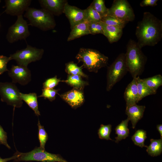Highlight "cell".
I'll return each mask as SVG.
<instances>
[{
    "mask_svg": "<svg viewBox=\"0 0 162 162\" xmlns=\"http://www.w3.org/2000/svg\"><path fill=\"white\" fill-rule=\"evenodd\" d=\"M135 34L141 48L155 46L162 38V21L151 13L144 12L142 20L137 23Z\"/></svg>",
    "mask_w": 162,
    "mask_h": 162,
    "instance_id": "cell-1",
    "label": "cell"
},
{
    "mask_svg": "<svg viewBox=\"0 0 162 162\" xmlns=\"http://www.w3.org/2000/svg\"><path fill=\"white\" fill-rule=\"evenodd\" d=\"M141 49L137 42L129 40L127 46L125 60L128 71L133 78L142 74L147 61V57Z\"/></svg>",
    "mask_w": 162,
    "mask_h": 162,
    "instance_id": "cell-2",
    "label": "cell"
},
{
    "mask_svg": "<svg viewBox=\"0 0 162 162\" xmlns=\"http://www.w3.org/2000/svg\"><path fill=\"white\" fill-rule=\"evenodd\" d=\"M76 58L89 71L95 73L106 66L109 60L108 57L96 50L83 47L80 48Z\"/></svg>",
    "mask_w": 162,
    "mask_h": 162,
    "instance_id": "cell-3",
    "label": "cell"
},
{
    "mask_svg": "<svg viewBox=\"0 0 162 162\" xmlns=\"http://www.w3.org/2000/svg\"><path fill=\"white\" fill-rule=\"evenodd\" d=\"M24 16L28 19V25L43 31L53 29L56 24L54 16L46 10L29 7Z\"/></svg>",
    "mask_w": 162,
    "mask_h": 162,
    "instance_id": "cell-4",
    "label": "cell"
},
{
    "mask_svg": "<svg viewBox=\"0 0 162 162\" xmlns=\"http://www.w3.org/2000/svg\"><path fill=\"white\" fill-rule=\"evenodd\" d=\"M14 161H35L42 162H68L59 154L49 153L40 148L37 147L27 153L17 151Z\"/></svg>",
    "mask_w": 162,
    "mask_h": 162,
    "instance_id": "cell-5",
    "label": "cell"
},
{
    "mask_svg": "<svg viewBox=\"0 0 162 162\" xmlns=\"http://www.w3.org/2000/svg\"><path fill=\"white\" fill-rule=\"evenodd\" d=\"M128 72L125 60V53L119 54L107 69L106 90L110 91Z\"/></svg>",
    "mask_w": 162,
    "mask_h": 162,
    "instance_id": "cell-6",
    "label": "cell"
},
{
    "mask_svg": "<svg viewBox=\"0 0 162 162\" xmlns=\"http://www.w3.org/2000/svg\"><path fill=\"white\" fill-rule=\"evenodd\" d=\"M44 50L27 44L26 47L17 50L10 54L11 59L15 60L17 65L27 67L30 63L40 60L42 57Z\"/></svg>",
    "mask_w": 162,
    "mask_h": 162,
    "instance_id": "cell-7",
    "label": "cell"
},
{
    "mask_svg": "<svg viewBox=\"0 0 162 162\" xmlns=\"http://www.w3.org/2000/svg\"><path fill=\"white\" fill-rule=\"evenodd\" d=\"M20 92L15 84L12 82H0L1 100L14 107L20 108L23 104L20 97Z\"/></svg>",
    "mask_w": 162,
    "mask_h": 162,
    "instance_id": "cell-8",
    "label": "cell"
},
{
    "mask_svg": "<svg viewBox=\"0 0 162 162\" xmlns=\"http://www.w3.org/2000/svg\"><path fill=\"white\" fill-rule=\"evenodd\" d=\"M28 26V24L22 15L17 16L15 22L8 28L6 35L8 41L13 43L19 40H26L30 35Z\"/></svg>",
    "mask_w": 162,
    "mask_h": 162,
    "instance_id": "cell-9",
    "label": "cell"
},
{
    "mask_svg": "<svg viewBox=\"0 0 162 162\" xmlns=\"http://www.w3.org/2000/svg\"><path fill=\"white\" fill-rule=\"evenodd\" d=\"M108 15L128 22L133 21L135 17L134 10L126 0H115L108 8Z\"/></svg>",
    "mask_w": 162,
    "mask_h": 162,
    "instance_id": "cell-10",
    "label": "cell"
},
{
    "mask_svg": "<svg viewBox=\"0 0 162 162\" xmlns=\"http://www.w3.org/2000/svg\"><path fill=\"white\" fill-rule=\"evenodd\" d=\"M8 74L12 79V82L18 83L22 85L27 84L31 80V71L28 68L23 66L13 65Z\"/></svg>",
    "mask_w": 162,
    "mask_h": 162,
    "instance_id": "cell-11",
    "label": "cell"
},
{
    "mask_svg": "<svg viewBox=\"0 0 162 162\" xmlns=\"http://www.w3.org/2000/svg\"><path fill=\"white\" fill-rule=\"evenodd\" d=\"M4 12L12 16L22 15L29 7L31 0H6Z\"/></svg>",
    "mask_w": 162,
    "mask_h": 162,
    "instance_id": "cell-12",
    "label": "cell"
},
{
    "mask_svg": "<svg viewBox=\"0 0 162 162\" xmlns=\"http://www.w3.org/2000/svg\"><path fill=\"white\" fill-rule=\"evenodd\" d=\"M58 94L71 107L74 109L81 106L85 101L83 90L73 88L61 94Z\"/></svg>",
    "mask_w": 162,
    "mask_h": 162,
    "instance_id": "cell-13",
    "label": "cell"
},
{
    "mask_svg": "<svg viewBox=\"0 0 162 162\" xmlns=\"http://www.w3.org/2000/svg\"><path fill=\"white\" fill-rule=\"evenodd\" d=\"M63 13L68 19L71 29L77 24L85 20V10H82L67 2L65 4Z\"/></svg>",
    "mask_w": 162,
    "mask_h": 162,
    "instance_id": "cell-14",
    "label": "cell"
},
{
    "mask_svg": "<svg viewBox=\"0 0 162 162\" xmlns=\"http://www.w3.org/2000/svg\"><path fill=\"white\" fill-rule=\"evenodd\" d=\"M42 8L52 15L59 16L63 13L64 6L68 2L66 0H39Z\"/></svg>",
    "mask_w": 162,
    "mask_h": 162,
    "instance_id": "cell-15",
    "label": "cell"
},
{
    "mask_svg": "<svg viewBox=\"0 0 162 162\" xmlns=\"http://www.w3.org/2000/svg\"><path fill=\"white\" fill-rule=\"evenodd\" d=\"M145 108V106L136 104L126 106L125 113L128 118L131 121L133 128H135L137 122L143 117Z\"/></svg>",
    "mask_w": 162,
    "mask_h": 162,
    "instance_id": "cell-16",
    "label": "cell"
},
{
    "mask_svg": "<svg viewBox=\"0 0 162 162\" xmlns=\"http://www.w3.org/2000/svg\"><path fill=\"white\" fill-rule=\"evenodd\" d=\"M136 77L133 78L131 82L126 87L124 97L126 102V106L136 104L138 102V93Z\"/></svg>",
    "mask_w": 162,
    "mask_h": 162,
    "instance_id": "cell-17",
    "label": "cell"
},
{
    "mask_svg": "<svg viewBox=\"0 0 162 162\" xmlns=\"http://www.w3.org/2000/svg\"><path fill=\"white\" fill-rule=\"evenodd\" d=\"M101 22L103 29V35L107 38L109 42L112 43L118 40L122 35L123 28L107 25Z\"/></svg>",
    "mask_w": 162,
    "mask_h": 162,
    "instance_id": "cell-18",
    "label": "cell"
},
{
    "mask_svg": "<svg viewBox=\"0 0 162 162\" xmlns=\"http://www.w3.org/2000/svg\"><path fill=\"white\" fill-rule=\"evenodd\" d=\"M90 34L88 22L85 20L74 26L72 29L67 40L70 41L82 36Z\"/></svg>",
    "mask_w": 162,
    "mask_h": 162,
    "instance_id": "cell-19",
    "label": "cell"
},
{
    "mask_svg": "<svg viewBox=\"0 0 162 162\" xmlns=\"http://www.w3.org/2000/svg\"><path fill=\"white\" fill-rule=\"evenodd\" d=\"M20 97L22 100L24 101L34 112L37 116L40 115L38 110L37 96L35 93L23 94L20 93Z\"/></svg>",
    "mask_w": 162,
    "mask_h": 162,
    "instance_id": "cell-20",
    "label": "cell"
},
{
    "mask_svg": "<svg viewBox=\"0 0 162 162\" xmlns=\"http://www.w3.org/2000/svg\"><path fill=\"white\" fill-rule=\"evenodd\" d=\"M63 82L73 88L83 90L85 86L89 85L88 82L83 80L81 76L77 75L68 74L67 79Z\"/></svg>",
    "mask_w": 162,
    "mask_h": 162,
    "instance_id": "cell-21",
    "label": "cell"
},
{
    "mask_svg": "<svg viewBox=\"0 0 162 162\" xmlns=\"http://www.w3.org/2000/svg\"><path fill=\"white\" fill-rule=\"evenodd\" d=\"M129 120L127 118V119L122 121L121 123L116 127L115 130L116 134L117 136L115 137L116 143L118 142L122 139H125L129 136V129L128 128V124Z\"/></svg>",
    "mask_w": 162,
    "mask_h": 162,
    "instance_id": "cell-22",
    "label": "cell"
},
{
    "mask_svg": "<svg viewBox=\"0 0 162 162\" xmlns=\"http://www.w3.org/2000/svg\"><path fill=\"white\" fill-rule=\"evenodd\" d=\"M142 80L148 88L156 93L158 88L162 85V76L160 74H157Z\"/></svg>",
    "mask_w": 162,
    "mask_h": 162,
    "instance_id": "cell-23",
    "label": "cell"
},
{
    "mask_svg": "<svg viewBox=\"0 0 162 162\" xmlns=\"http://www.w3.org/2000/svg\"><path fill=\"white\" fill-rule=\"evenodd\" d=\"M138 93V102L148 96L155 94V92L148 88L139 76L136 78Z\"/></svg>",
    "mask_w": 162,
    "mask_h": 162,
    "instance_id": "cell-24",
    "label": "cell"
},
{
    "mask_svg": "<svg viewBox=\"0 0 162 162\" xmlns=\"http://www.w3.org/2000/svg\"><path fill=\"white\" fill-rule=\"evenodd\" d=\"M150 141V144L146 147L147 148L146 151L148 154L153 157L160 155L162 151V139H151Z\"/></svg>",
    "mask_w": 162,
    "mask_h": 162,
    "instance_id": "cell-25",
    "label": "cell"
},
{
    "mask_svg": "<svg viewBox=\"0 0 162 162\" xmlns=\"http://www.w3.org/2000/svg\"><path fill=\"white\" fill-rule=\"evenodd\" d=\"M82 67H79L73 62H70L66 64L65 70L68 74L79 75L88 78V76L83 72Z\"/></svg>",
    "mask_w": 162,
    "mask_h": 162,
    "instance_id": "cell-26",
    "label": "cell"
},
{
    "mask_svg": "<svg viewBox=\"0 0 162 162\" xmlns=\"http://www.w3.org/2000/svg\"><path fill=\"white\" fill-rule=\"evenodd\" d=\"M101 21L105 24L123 28L128 22L109 15L102 17Z\"/></svg>",
    "mask_w": 162,
    "mask_h": 162,
    "instance_id": "cell-27",
    "label": "cell"
},
{
    "mask_svg": "<svg viewBox=\"0 0 162 162\" xmlns=\"http://www.w3.org/2000/svg\"><path fill=\"white\" fill-rule=\"evenodd\" d=\"M85 18L89 22H98L101 21L102 17L90 4L85 9Z\"/></svg>",
    "mask_w": 162,
    "mask_h": 162,
    "instance_id": "cell-28",
    "label": "cell"
},
{
    "mask_svg": "<svg viewBox=\"0 0 162 162\" xmlns=\"http://www.w3.org/2000/svg\"><path fill=\"white\" fill-rule=\"evenodd\" d=\"M147 138L146 131L143 130L139 129L136 131L131 137V139L134 144L142 148L146 147L144 142Z\"/></svg>",
    "mask_w": 162,
    "mask_h": 162,
    "instance_id": "cell-29",
    "label": "cell"
},
{
    "mask_svg": "<svg viewBox=\"0 0 162 162\" xmlns=\"http://www.w3.org/2000/svg\"><path fill=\"white\" fill-rule=\"evenodd\" d=\"M91 4L102 18L108 15V8L106 7L104 0H94Z\"/></svg>",
    "mask_w": 162,
    "mask_h": 162,
    "instance_id": "cell-30",
    "label": "cell"
},
{
    "mask_svg": "<svg viewBox=\"0 0 162 162\" xmlns=\"http://www.w3.org/2000/svg\"><path fill=\"white\" fill-rule=\"evenodd\" d=\"M38 139L40 143V148L45 149L46 142L48 139V135L44 126L41 125L38 120Z\"/></svg>",
    "mask_w": 162,
    "mask_h": 162,
    "instance_id": "cell-31",
    "label": "cell"
},
{
    "mask_svg": "<svg viewBox=\"0 0 162 162\" xmlns=\"http://www.w3.org/2000/svg\"><path fill=\"white\" fill-rule=\"evenodd\" d=\"M111 128L112 126L110 124L107 125L101 124L98 130V134L99 138L101 139L112 140L110 137Z\"/></svg>",
    "mask_w": 162,
    "mask_h": 162,
    "instance_id": "cell-32",
    "label": "cell"
},
{
    "mask_svg": "<svg viewBox=\"0 0 162 162\" xmlns=\"http://www.w3.org/2000/svg\"><path fill=\"white\" fill-rule=\"evenodd\" d=\"M59 91V89L43 88L42 94L38 97H44L45 99L46 98L50 101H52L55 99L56 95L58 94Z\"/></svg>",
    "mask_w": 162,
    "mask_h": 162,
    "instance_id": "cell-33",
    "label": "cell"
},
{
    "mask_svg": "<svg viewBox=\"0 0 162 162\" xmlns=\"http://www.w3.org/2000/svg\"><path fill=\"white\" fill-rule=\"evenodd\" d=\"M88 28L90 34L95 35L101 34H103V29L101 21L88 22Z\"/></svg>",
    "mask_w": 162,
    "mask_h": 162,
    "instance_id": "cell-34",
    "label": "cell"
},
{
    "mask_svg": "<svg viewBox=\"0 0 162 162\" xmlns=\"http://www.w3.org/2000/svg\"><path fill=\"white\" fill-rule=\"evenodd\" d=\"M64 82L60 79H58L57 76L47 79L43 83V88H44L52 89L54 88L60 82Z\"/></svg>",
    "mask_w": 162,
    "mask_h": 162,
    "instance_id": "cell-35",
    "label": "cell"
},
{
    "mask_svg": "<svg viewBox=\"0 0 162 162\" xmlns=\"http://www.w3.org/2000/svg\"><path fill=\"white\" fill-rule=\"evenodd\" d=\"M11 60L10 56L8 57L3 55L0 56V75L6 71H8L7 64L8 62Z\"/></svg>",
    "mask_w": 162,
    "mask_h": 162,
    "instance_id": "cell-36",
    "label": "cell"
},
{
    "mask_svg": "<svg viewBox=\"0 0 162 162\" xmlns=\"http://www.w3.org/2000/svg\"><path fill=\"white\" fill-rule=\"evenodd\" d=\"M7 134L0 125V144L5 145L8 148H11L7 142Z\"/></svg>",
    "mask_w": 162,
    "mask_h": 162,
    "instance_id": "cell-37",
    "label": "cell"
},
{
    "mask_svg": "<svg viewBox=\"0 0 162 162\" xmlns=\"http://www.w3.org/2000/svg\"><path fill=\"white\" fill-rule=\"evenodd\" d=\"M158 1V0H143L140 2V5L141 7H154L157 5Z\"/></svg>",
    "mask_w": 162,
    "mask_h": 162,
    "instance_id": "cell-38",
    "label": "cell"
},
{
    "mask_svg": "<svg viewBox=\"0 0 162 162\" xmlns=\"http://www.w3.org/2000/svg\"><path fill=\"white\" fill-rule=\"evenodd\" d=\"M16 158V155L14 154L13 156L8 158L2 159L0 158V162H7L11 160H15Z\"/></svg>",
    "mask_w": 162,
    "mask_h": 162,
    "instance_id": "cell-39",
    "label": "cell"
},
{
    "mask_svg": "<svg viewBox=\"0 0 162 162\" xmlns=\"http://www.w3.org/2000/svg\"><path fill=\"white\" fill-rule=\"evenodd\" d=\"M157 128L159 132L160 135V138L162 139V124H158L157 126Z\"/></svg>",
    "mask_w": 162,
    "mask_h": 162,
    "instance_id": "cell-40",
    "label": "cell"
},
{
    "mask_svg": "<svg viewBox=\"0 0 162 162\" xmlns=\"http://www.w3.org/2000/svg\"><path fill=\"white\" fill-rule=\"evenodd\" d=\"M1 0H0V3L1 2Z\"/></svg>",
    "mask_w": 162,
    "mask_h": 162,
    "instance_id": "cell-41",
    "label": "cell"
}]
</instances>
